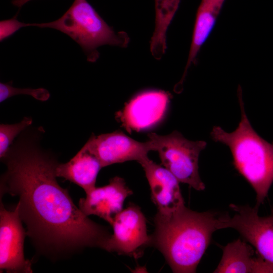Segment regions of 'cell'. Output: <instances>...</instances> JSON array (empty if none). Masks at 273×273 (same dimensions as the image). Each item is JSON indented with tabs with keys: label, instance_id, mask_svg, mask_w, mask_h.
<instances>
[{
	"label": "cell",
	"instance_id": "cell-20",
	"mask_svg": "<svg viewBox=\"0 0 273 273\" xmlns=\"http://www.w3.org/2000/svg\"><path fill=\"white\" fill-rule=\"evenodd\" d=\"M31 1L32 0H12V3L15 6H16L18 7H21V6H23L26 3Z\"/></svg>",
	"mask_w": 273,
	"mask_h": 273
},
{
	"label": "cell",
	"instance_id": "cell-12",
	"mask_svg": "<svg viewBox=\"0 0 273 273\" xmlns=\"http://www.w3.org/2000/svg\"><path fill=\"white\" fill-rule=\"evenodd\" d=\"M145 172L151 198L162 214H172L185 206L177 178L166 168L156 164L148 157L141 161Z\"/></svg>",
	"mask_w": 273,
	"mask_h": 273
},
{
	"label": "cell",
	"instance_id": "cell-17",
	"mask_svg": "<svg viewBox=\"0 0 273 273\" xmlns=\"http://www.w3.org/2000/svg\"><path fill=\"white\" fill-rule=\"evenodd\" d=\"M32 123L31 117H25L19 122L0 125V158H4L14 139L21 132L29 127Z\"/></svg>",
	"mask_w": 273,
	"mask_h": 273
},
{
	"label": "cell",
	"instance_id": "cell-4",
	"mask_svg": "<svg viewBox=\"0 0 273 273\" xmlns=\"http://www.w3.org/2000/svg\"><path fill=\"white\" fill-rule=\"evenodd\" d=\"M30 26L54 28L65 33L81 47L92 62L99 57V47L108 44L126 48L130 40L126 32H115L86 0H74L66 13L55 21L29 23Z\"/></svg>",
	"mask_w": 273,
	"mask_h": 273
},
{
	"label": "cell",
	"instance_id": "cell-6",
	"mask_svg": "<svg viewBox=\"0 0 273 273\" xmlns=\"http://www.w3.org/2000/svg\"><path fill=\"white\" fill-rule=\"evenodd\" d=\"M113 233L103 249L108 252L138 258L150 244L146 218L140 207L130 204L115 217L111 225Z\"/></svg>",
	"mask_w": 273,
	"mask_h": 273
},
{
	"label": "cell",
	"instance_id": "cell-15",
	"mask_svg": "<svg viewBox=\"0 0 273 273\" xmlns=\"http://www.w3.org/2000/svg\"><path fill=\"white\" fill-rule=\"evenodd\" d=\"M225 0H201L198 8L192 39L184 73L179 83L182 84L188 69L195 64L201 47L212 31Z\"/></svg>",
	"mask_w": 273,
	"mask_h": 273
},
{
	"label": "cell",
	"instance_id": "cell-3",
	"mask_svg": "<svg viewBox=\"0 0 273 273\" xmlns=\"http://www.w3.org/2000/svg\"><path fill=\"white\" fill-rule=\"evenodd\" d=\"M238 97L241 119L237 128L229 133L215 126L210 135L215 142L229 147L235 168L256 192L258 207L273 183V143L263 139L252 127L245 111L240 87Z\"/></svg>",
	"mask_w": 273,
	"mask_h": 273
},
{
	"label": "cell",
	"instance_id": "cell-1",
	"mask_svg": "<svg viewBox=\"0 0 273 273\" xmlns=\"http://www.w3.org/2000/svg\"><path fill=\"white\" fill-rule=\"evenodd\" d=\"M38 133L21 134L1 160V195L19 198V215L37 251L52 259L103 247L111 234L84 214L57 180V159L41 148Z\"/></svg>",
	"mask_w": 273,
	"mask_h": 273
},
{
	"label": "cell",
	"instance_id": "cell-16",
	"mask_svg": "<svg viewBox=\"0 0 273 273\" xmlns=\"http://www.w3.org/2000/svg\"><path fill=\"white\" fill-rule=\"evenodd\" d=\"M180 0H155V25L150 41V52L156 60L165 54L166 32L175 15Z\"/></svg>",
	"mask_w": 273,
	"mask_h": 273
},
{
	"label": "cell",
	"instance_id": "cell-2",
	"mask_svg": "<svg viewBox=\"0 0 273 273\" xmlns=\"http://www.w3.org/2000/svg\"><path fill=\"white\" fill-rule=\"evenodd\" d=\"M228 215L186 206L170 214L157 212L150 246L161 252L173 272H195L213 233L225 229Z\"/></svg>",
	"mask_w": 273,
	"mask_h": 273
},
{
	"label": "cell",
	"instance_id": "cell-9",
	"mask_svg": "<svg viewBox=\"0 0 273 273\" xmlns=\"http://www.w3.org/2000/svg\"><path fill=\"white\" fill-rule=\"evenodd\" d=\"M85 145L97 156L102 167L131 160L140 163L153 150L149 140L140 142L121 131L93 134Z\"/></svg>",
	"mask_w": 273,
	"mask_h": 273
},
{
	"label": "cell",
	"instance_id": "cell-5",
	"mask_svg": "<svg viewBox=\"0 0 273 273\" xmlns=\"http://www.w3.org/2000/svg\"><path fill=\"white\" fill-rule=\"evenodd\" d=\"M148 136L153 151L158 152L162 164L179 183L197 191L205 189L199 173L198 160L206 142L187 140L176 130L165 135L149 133Z\"/></svg>",
	"mask_w": 273,
	"mask_h": 273
},
{
	"label": "cell",
	"instance_id": "cell-7",
	"mask_svg": "<svg viewBox=\"0 0 273 273\" xmlns=\"http://www.w3.org/2000/svg\"><path fill=\"white\" fill-rule=\"evenodd\" d=\"M230 208L233 215H229L225 228L236 230L273 268V213L260 216L256 206L231 204Z\"/></svg>",
	"mask_w": 273,
	"mask_h": 273
},
{
	"label": "cell",
	"instance_id": "cell-11",
	"mask_svg": "<svg viewBox=\"0 0 273 273\" xmlns=\"http://www.w3.org/2000/svg\"><path fill=\"white\" fill-rule=\"evenodd\" d=\"M132 194L124 179L115 176L108 185L95 187L86 193L85 198L80 199L78 206L86 215H97L112 225L122 210L125 199Z\"/></svg>",
	"mask_w": 273,
	"mask_h": 273
},
{
	"label": "cell",
	"instance_id": "cell-8",
	"mask_svg": "<svg viewBox=\"0 0 273 273\" xmlns=\"http://www.w3.org/2000/svg\"><path fill=\"white\" fill-rule=\"evenodd\" d=\"M1 200L0 269L8 273H31L32 263L25 259L24 242L26 231L22 225L19 206L7 209Z\"/></svg>",
	"mask_w": 273,
	"mask_h": 273
},
{
	"label": "cell",
	"instance_id": "cell-18",
	"mask_svg": "<svg viewBox=\"0 0 273 273\" xmlns=\"http://www.w3.org/2000/svg\"><path fill=\"white\" fill-rule=\"evenodd\" d=\"M18 95L31 96L40 101H47L50 96L49 92L43 88H20L12 86V83H0V102Z\"/></svg>",
	"mask_w": 273,
	"mask_h": 273
},
{
	"label": "cell",
	"instance_id": "cell-13",
	"mask_svg": "<svg viewBox=\"0 0 273 273\" xmlns=\"http://www.w3.org/2000/svg\"><path fill=\"white\" fill-rule=\"evenodd\" d=\"M214 272H273V268L246 241L238 239L222 247Z\"/></svg>",
	"mask_w": 273,
	"mask_h": 273
},
{
	"label": "cell",
	"instance_id": "cell-14",
	"mask_svg": "<svg viewBox=\"0 0 273 273\" xmlns=\"http://www.w3.org/2000/svg\"><path fill=\"white\" fill-rule=\"evenodd\" d=\"M102 168L97 156L85 144L68 162L58 164L57 177L75 184L87 193L96 187L98 174Z\"/></svg>",
	"mask_w": 273,
	"mask_h": 273
},
{
	"label": "cell",
	"instance_id": "cell-19",
	"mask_svg": "<svg viewBox=\"0 0 273 273\" xmlns=\"http://www.w3.org/2000/svg\"><path fill=\"white\" fill-rule=\"evenodd\" d=\"M29 26V23L19 21L16 18L1 21L0 22L1 41L13 35L22 27Z\"/></svg>",
	"mask_w": 273,
	"mask_h": 273
},
{
	"label": "cell",
	"instance_id": "cell-10",
	"mask_svg": "<svg viewBox=\"0 0 273 273\" xmlns=\"http://www.w3.org/2000/svg\"><path fill=\"white\" fill-rule=\"evenodd\" d=\"M170 95L163 90L143 92L133 97L117 116L130 132L150 127L164 117L170 101Z\"/></svg>",
	"mask_w": 273,
	"mask_h": 273
}]
</instances>
